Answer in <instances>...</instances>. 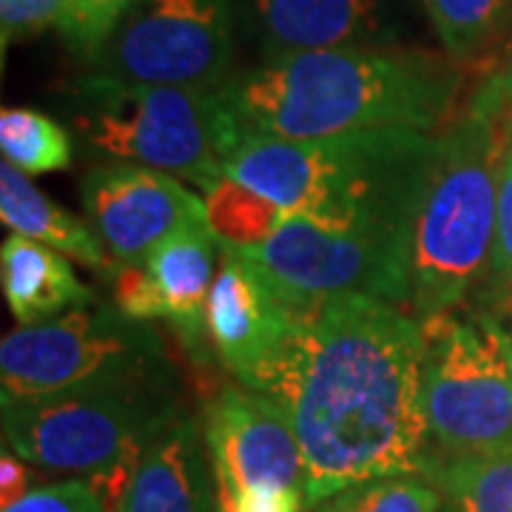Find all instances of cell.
I'll return each instance as SVG.
<instances>
[{"label": "cell", "instance_id": "6da1fadb", "mask_svg": "<svg viewBox=\"0 0 512 512\" xmlns=\"http://www.w3.org/2000/svg\"><path fill=\"white\" fill-rule=\"evenodd\" d=\"M291 311L251 390L291 421L305 458V504L319 507L373 478H430L419 319L367 296Z\"/></svg>", "mask_w": 512, "mask_h": 512}, {"label": "cell", "instance_id": "7a4b0ae2", "mask_svg": "<svg viewBox=\"0 0 512 512\" xmlns=\"http://www.w3.org/2000/svg\"><path fill=\"white\" fill-rule=\"evenodd\" d=\"M251 134L322 140L367 131L450 128L461 94L456 60L419 49L342 46L276 55L220 89Z\"/></svg>", "mask_w": 512, "mask_h": 512}, {"label": "cell", "instance_id": "3957f363", "mask_svg": "<svg viewBox=\"0 0 512 512\" xmlns=\"http://www.w3.org/2000/svg\"><path fill=\"white\" fill-rule=\"evenodd\" d=\"M439 137L410 128L322 140L245 131L225 160V177L285 214L410 237Z\"/></svg>", "mask_w": 512, "mask_h": 512}, {"label": "cell", "instance_id": "277c9868", "mask_svg": "<svg viewBox=\"0 0 512 512\" xmlns=\"http://www.w3.org/2000/svg\"><path fill=\"white\" fill-rule=\"evenodd\" d=\"M512 109L478 103L439 137L410 234V313L430 319L461 308L493 259L498 171Z\"/></svg>", "mask_w": 512, "mask_h": 512}, {"label": "cell", "instance_id": "5b68a950", "mask_svg": "<svg viewBox=\"0 0 512 512\" xmlns=\"http://www.w3.org/2000/svg\"><path fill=\"white\" fill-rule=\"evenodd\" d=\"M72 126L86 146L117 160L188 180L211 194L245 134L222 92L126 83L92 74L72 86Z\"/></svg>", "mask_w": 512, "mask_h": 512}, {"label": "cell", "instance_id": "8992f818", "mask_svg": "<svg viewBox=\"0 0 512 512\" xmlns=\"http://www.w3.org/2000/svg\"><path fill=\"white\" fill-rule=\"evenodd\" d=\"M160 384H174L160 333L117 305L77 308L0 342V404Z\"/></svg>", "mask_w": 512, "mask_h": 512}, {"label": "cell", "instance_id": "52a82bcc", "mask_svg": "<svg viewBox=\"0 0 512 512\" xmlns=\"http://www.w3.org/2000/svg\"><path fill=\"white\" fill-rule=\"evenodd\" d=\"M421 399L430 444L447 458L512 447V330L495 313L421 319Z\"/></svg>", "mask_w": 512, "mask_h": 512}, {"label": "cell", "instance_id": "ba28073f", "mask_svg": "<svg viewBox=\"0 0 512 512\" xmlns=\"http://www.w3.org/2000/svg\"><path fill=\"white\" fill-rule=\"evenodd\" d=\"M0 407L6 450L32 467L80 478L140 458L180 419L171 384L83 390Z\"/></svg>", "mask_w": 512, "mask_h": 512}, {"label": "cell", "instance_id": "9c48e42d", "mask_svg": "<svg viewBox=\"0 0 512 512\" xmlns=\"http://www.w3.org/2000/svg\"><path fill=\"white\" fill-rule=\"evenodd\" d=\"M254 262L288 308L367 296L410 308V237L285 214L268 239L231 248Z\"/></svg>", "mask_w": 512, "mask_h": 512}, {"label": "cell", "instance_id": "30bf717a", "mask_svg": "<svg viewBox=\"0 0 512 512\" xmlns=\"http://www.w3.org/2000/svg\"><path fill=\"white\" fill-rule=\"evenodd\" d=\"M100 74L126 83L217 92L231 63L225 0H140L106 40Z\"/></svg>", "mask_w": 512, "mask_h": 512}, {"label": "cell", "instance_id": "8fae6325", "mask_svg": "<svg viewBox=\"0 0 512 512\" xmlns=\"http://www.w3.org/2000/svg\"><path fill=\"white\" fill-rule=\"evenodd\" d=\"M94 234L120 265L146 262L168 239L208 225L205 200L183 180L146 165H100L83 180Z\"/></svg>", "mask_w": 512, "mask_h": 512}, {"label": "cell", "instance_id": "7c38bea8", "mask_svg": "<svg viewBox=\"0 0 512 512\" xmlns=\"http://www.w3.org/2000/svg\"><path fill=\"white\" fill-rule=\"evenodd\" d=\"M205 450L214 481L231 495L305 493V458L291 421L251 387H222L205 407Z\"/></svg>", "mask_w": 512, "mask_h": 512}, {"label": "cell", "instance_id": "4fadbf2b", "mask_svg": "<svg viewBox=\"0 0 512 512\" xmlns=\"http://www.w3.org/2000/svg\"><path fill=\"white\" fill-rule=\"evenodd\" d=\"M217 254H222L220 239L211 228H202L168 239L146 262H117L111 271L114 305L140 322L165 319L188 345H200L208 336V293L217 279Z\"/></svg>", "mask_w": 512, "mask_h": 512}, {"label": "cell", "instance_id": "5bb4252c", "mask_svg": "<svg viewBox=\"0 0 512 512\" xmlns=\"http://www.w3.org/2000/svg\"><path fill=\"white\" fill-rule=\"evenodd\" d=\"M293 311L276 296L254 262L222 248V265L208 293V342L239 384L254 387L279 348Z\"/></svg>", "mask_w": 512, "mask_h": 512}, {"label": "cell", "instance_id": "9a60e30c", "mask_svg": "<svg viewBox=\"0 0 512 512\" xmlns=\"http://www.w3.org/2000/svg\"><path fill=\"white\" fill-rule=\"evenodd\" d=\"M117 512H217L194 419L180 416L148 444Z\"/></svg>", "mask_w": 512, "mask_h": 512}, {"label": "cell", "instance_id": "2e32d148", "mask_svg": "<svg viewBox=\"0 0 512 512\" xmlns=\"http://www.w3.org/2000/svg\"><path fill=\"white\" fill-rule=\"evenodd\" d=\"M0 285L20 328L94 305L92 288L77 279L63 254L20 234L3 239Z\"/></svg>", "mask_w": 512, "mask_h": 512}, {"label": "cell", "instance_id": "e0dca14e", "mask_svg": "<svg viewBox=\"0 0 512 512\" xmlns=\"http://www.w3.org/2000/svg\"><path fill=\"white\" fill-rule=\"evenodd\" d=\"M271 57L367 46L379 32L376 0H254Z\"/></svg>", "mask_w": 512, "mask_h": 512}, {"label": "cell", "instance_id": "ac0fdd59", "mask_svg": "<svg viewBox=\"0 0 512 512\" xmlns=\"http://www.w3.org/2000/svg\"><path fill=\"white\" fill-rule=\"evenodd\" d=\"M0 220L12 234L49 245L57 254L72 256L74 262L89 265L94 271L117 268L114 256L86 222L49 200L40 188L26 180L20 168L6 160L0 163Z\"/></svg>", "mask_w": 512, "mask_h": 512}, {"label": "cell", "instance_id": "d6986e66", "mask_svg": "<svg viewBox=\"0 0 512 512\" xmlns=\"http://www.w3.org/2000/svg\"><path fill=\"white\" fill-rule=\"evenodd\" d=\"M430 481L456 512H512V447L436 461Z\"/></svg>", "mask_w": 512, "mask_h": 512}, {"label": "cell", "instance_id": "ffe728a7", "mask_svg": "<svg viewBox=\"0 0 512 512\" xmlns=\"http://www.w3.org/2000/svg\"><path fill=\"white\" fill-rule=\"evenodd\" d=\"M3 160L23 174H49L72 165V137L52 117L35 109L0 111Z\"/></svg>", "mask_w": 512, "mask_h": 512}, {"label": "cell", "instance_id": "44dd1931", "mask_svg": "<svg viewBox=\"0 0 512 512\" xmlns=\"http://www.w3.org/2000/svg\"><path fill=\"white\" fill-rule=\"evenodd\" d=\"M450 60L467 63L490 46L510 12V0H421Z\"/></svg>", "mask_w": 512, "mask_h": 512}, {"label": "cell", "instance_id": "7402d4cb", "mask_svg": "<svg viewBox=\"0 0 512 512\" xmlns=\"http://www.w3.org/2000/svg\"><path fill=\"white\" fill-rule=\"evenodd\" d=\"M208 225L222 248H251L268 239L276 225L285 220V211L262 200L234 180H222L211 194H205Z\"/></svg>", "mask_w": 512, "mask_h": 512}, {"label": "cell", "instance_id": "603a6c76", "mask_svg": "<svg viewBox=\"0 0 512 512\" xmlns=\"http://www.w3.org/2000/svg\"><path fill=\"white\" fill-rule=\"evenodd\" d=\"M441 507L444 493L430 478L390 476L348 487L313 512H441Z\"/></svg>", "mask_w": 512, "mask_h": 512}, {"label": "cell", "instance_id": "cb8c5ba5", "mask_svg": "<svg viewBox=\"0 0 512 512\" xmlns=\"http://www.w3.org/2000/svg\"><path fill=\"white\" fill-rule=\"evenodd\" d=\"M140 0H72V9L63 20L60 32L69 37L80 52L97 55L109 40L123 15H128Z\"/></svg>", "mask_w": 512, "mask_h": 512}, {"label": "cell", "instance_id": "d4e9b609", "mask_svg": "<svg viewBox=\"0 0 512 512\" xmlns=\"http://www.w3.org/2000/svg\"><path fill=\"white\" fill-rule=\"evenodd\" d=\"M72 0H0V29L3 49L20 37L40 35L49 26H63Z\"/></svg>", "mask_w": 512, "mask_h": 512}, {"label": "cell", "instance_id": "484cf974", "mask_svg": "<svg viewBox=\"0 0 512 512\" xmlns=\"http://www.w3.org/2000/svg\"><path fill=\"white\" fill-rule=\"evenodd\" d=\"M0 512H103V504L89 478H69L60 484L35 487L26 498Z\"/></svg>", "mask_w": 512, "mask_h": 512}, {"label": "cell", "instance_id": "4316f807", "mask_svg": "<svg viewBox=\"0 0 512 512\" xmlns=\"http://www.w3.org/2000/svg\"><path fill=\"white\" fill-rule=\"evenodd\" d=\"M495 282L512 288V137L498 171V211H495V242L490 259Z\"/></svg>", "mask_w": 512, "mask_h": 512}, {"label": "cell", "instance_id": "83f0119b", "mask_svg": "<svg viewBox=\"0 0 512 512\" xmlns=\"http://www.w3.org/2000/svg\"><path fill=\"white\" fill-rule=\"evenodd\" d=\"M217 487V498H222L231 512H302L305 504V493L296 490H251V493L231 495L225 487Z\"/></svg>", "mask_w": 512, "mask_h": 512}, {"label": "cell", "instance_id": "f1b7e54d", "mask_svg": "<svg viewBox=\"0 0 512 512\" xmlns=\"http://www.w3.org/2000/svg\"><path fill=\"white\" fill-rule=\"evenodd\" d=\"M32 470L29 464L18 458L12 450L3 447V458H0V507H9L20 498L32 493Z\"/></svg>", "mask_w": 512, "mask_h": 512}, {"label": "cell", "instance_id": "f546056e", "mask_svg": "<svg viewBox=\"0 0 512 512\" xmlns=\"http://www.w3.org/2000/svg\"><path fill=\"white\" fill-rule=\"evenodd\" d=\"M478 106H484V109H493V111H507L512 109V49L510 57H507V63H504V69L498 74H493L481 89L476 92Z\"/></svg>", "mask_w": 512, "mask_h": 512}, {"label": "cell", "instance_id": "4dcf8cb0", "mask_svg": "<svg viewBox=\"0 0 512 512\" xmlns=\"http://www.w3.org/2000/svg\"><path fill=\"white\" fill-rule=\"evenodd\" d=\"M217 512H231V507H228V504H225L222 498H217Z\"/></svg>", "mask_w": 512, "mask_h": 512}]
</instances>
